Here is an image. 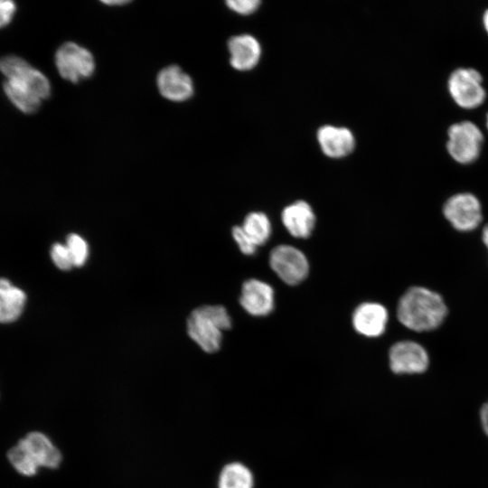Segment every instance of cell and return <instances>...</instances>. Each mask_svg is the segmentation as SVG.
<instances>
[{
  "label": "cell",
  "instance_id": "cell-1",
  "mask_svg": "<svg viewBox=\"0 0 488 488\" xmlns=\"http://www.w3.org/2000/svg\"><path fill=\"white\" fill-rule=\"evenodd\" d=\"M447 308L442 297L429 289L414 286L400 298L397 314L406 327L418 331H429L444 321Z\"/></svg>",
  "mask_w": 488,
  "mask_h": 488
},
{
  "label": "cell",
  "instance_id": "cell-2",
  "mask_svg": "<svg viewBox=\"0 0 488 488\" xmlns=\"http://www.w3.org/2000/svg\"><path fill=\"white\" fill-rule=\"evenodd\" d=\"M9 100L20 111L32 114L40 108L42 100L51 95L48 78L39 70L23 61L15 67L4 83Z\"/></svg>",
  "mask_w": 488,
  "mask_h": 488
},
{
  "label": "cell",
  "instance_id": "cell-3",
  "mask_svg": "<svg viewBox=\"0 0 488 488\" xmlns=\"http://www.w3.org/2000/svg\"><path fill=\"white\" fill-rule=\"evenodd\" d=\"M231 327L227 310L221 305H202L187 319V333L204 352L212 353L221 347L222 331Z\"/></svg>",
  "mask_w": 488,
  "mask_h": 488
},
{
  "label": "cell",
  "instance_id": "cell-4",
  "mask_svg": "<svg viewBox=\"0 0 488 488\" xmlns=\"http://www.w3.org/2000/svg\"><path fill=\"white\" fill-rule=\"evenodd\" d=\"M447 136V152L457 163L468 164L479 157L483 135L474 122L465 120L451 125Z\"/></svg>",
  "mask_w": 488,
  "mask_h": 488
},
{
  "label": "cell",
  "instance_id": "cell-5",
  "mask_svg": "<svg viewBox=\"0 0 488 488\" xmlns=\"http://www.w3.org/2000/svg\"><path fill=\"white\" fill-rule=\"evenodd\" d=\"M56 69L64 80L78 83L91 77L96 62L92 53L83 46L68 42L61 45L55 53Z\"/></svg>",
  "mask_w": 488,
  "mask_h": 488
},
{
  "label": "cell",
  "instance_id": "cell-6",
  "mask_svg": "<svg viewBox=\"0 0 488 488\" xmlns=\"http://www.w3.org/2000/svg\"><path fill=\"white\" fill-rule=\"evenodd\" d=\"M447 88L453 100L463 108H475L483 103L486 97L483 77L473 68L455 70L448 78Z\"/></svg>",
  "mask_w": 488,
  "mask_h": 488
},
{
  "label": "cell",
  "instance_id": "cell-7",
  "mask_svg": "<svg viewBox=\"0 0 488 488\" xmlns=\"http://www.w3.org/2000/svg\"><path fill=\"white\" fill-rule=\"evenodd\" d=\"M273 271L286 284L294 286L302 282L308 274L309 265L302 251L290 245H279L269 255Z\"/></svg>",
  "mask_w": 488,
  "mask_h": 488
},
{
  "label": "cell",
  "instance_id": "cell-8",
  "mask_svg": "<svg viewBox=\"0 0 488 488\" xmlns=\"http://www.w3.org/2000/svg\"><path fill=\"white\" fill-rule=\"evenodd\" d=\"M445 217L458 230L469 231L482 221L479 200L472 193L464 192L451 196L443 209Z\"/></svg>",
  "mask_w": 488,
  "mask_h": 488
},
{
  "label": "cell",
  "instance_id": "cell-9",
  "mask_svg": "<svg viewBox=\"0 0 488 488\" xmlns=\"http://www.w3.org/2000/svg\"><path fill=\"white\" fill-rule=\"evenodd\" d=\"M389 366L395 373H420L428 366L426 350L417 343L403 341L389 350Z\"/></svg>",
  "mask_w": 488,
  "mask_h": 488
},
{
  "label": "cell",
  "instance_id": "cell-10",
  "mask_svg": "<svg viewBox=\"0 0 488 488\" xmlns=\"http://www.w3.org/2000/svg\"><path fill=\"white\" fill-rule=\"evenodd\" d=\"M156 85L160 94L174 102H183L194 92L192 78L177 65H169L159 71Z\"/></svg>",
  "mask_w": 488,
  "mask_h": 488
},
{
  "label": "cell",
  "instance_id": "cell-11",
  "mask_svg": "<svg viewBox=\"0 0 488 488\" xmlns=\"http://www.w3.org/2000/svg\"><path fill=\"white\" fill-rule=\"evenodd\" d=\"M239 303L252 315H267L274 307V290L266 282L249 279L242 286Z\"/></svg>",
  "mask_w": 488,
  "mask_h": 488
},
{
  "label": "cell",
  "instance_id": "cell-12",
  "mask_svg": "<svg viewBox=\"0 0 488 488\" xmlns=\"http://www.w3.org/2000/svg\"><path fill=\"white\" fill-rule=\"evenodd\" d=\"M317 140L324 154L332 158L346 156L355 146L353 134L343 127H321L317 131Z\"/></svg>",
  "mask_w": 488,
  "mask_h": 488
},
{
  "label": "cell",
  "instance_id": "cell-13",
  "mask_svg": "<svg viewBox=\"0 0 488 488\" xmlns=\"http://www.w3.org/2000/svg\"><path fill=\"white\" fill-rule=\"evenodd\" d=\"M388 322V311L378 303H362L354 310L352 324L354 329L367 337L382 334Z\"/></svg>",
  "mask_w": 488,
  "mask_h": 488
},
{
  "label": "cell",
  "instance_id": "cell-14",
  "mask_svg": "<svg viewBox=\"0 0 488 488\" xmlns=\"http://www.w3.org/2000/svg\"><path fill=\"white\" fill-rule=\"evenodd\" d=\"M230 65L237 70L246 71L253 69L261 56L258 41L249 34L231 37L228 42Z\"/></svg>",
  "mask_w": 488,
  "mask_h": 488
},
{
  "label": "cell",
  "instance_id": "cell-15",
  "mask_svg": "<svg viewBox=\"0 0 488 488\" xmlns=\"http://www.w3.org/2000/svg\"><path fill=\"white\" fill-rule=\"evenodd\" d=\"M19 442L39 467L54 469L60 465L61 454L46 435L31 432Z\"/></svg>",
  "mask_w": 488,
  "mask_h": 488
},
{
  "label": "cell",
  "instance_id": "cell-16",
  "mask_svg": "<svg viewBox=\"0 0 488 488\" xmlns=\"http://www.w3.org/2000/svg\"><path fill=\"white\" fill-rule=\"evenodd\" d=\"M281 219L287 231L296 238H308L314 228V213L311 206L304 201L286 206L282 211Z\"/></svg>",
  "mask_w": 488,
  "mask_h": 488
},
{
  "label": "cell",
  "instance_id": "cell-17",
  "mask_svg": "<svg viewBox=\"0 0 488 488\" xmlns=\"http://www.w3.org/2000/svg\"><path fill=\"white\" fill-rule=\"evenodd\" d=\"M26 301L24 292L9 280L0 278V323H10L22 314Z\"/></svg>",
  "mask_w": 488,
  "mask_h": 488
},
{
  "label": "cell",
  "instance_id": "cell-18",
  "mask_svg": "<svg viewBox=\"0 0 488 488\" xmlns=\"http://www.w3.org/2000/svg\"><path fill=\"white\" fill-rule=\"evenodd\" d=\"M218 486L219 488H252L253 475L244 465L230 463L222 468Z\"/></svg>",
  "mask_w": 488,
  "mask_h": 488
},
{
  "label": "cell",
  "instance_id": "cell-19",
  "mask_svg": "<svg viewBox=\"0 0 488 488\" xmlns=\"http://www.w3.org/2000/svg\"><path fill=\"white\" fill-rule=\"evenodd\" d=\"M241 227L257 247L265 244L271 234L269 219L259 211L248 214Z\"/></svg>",
  "mask_w": 488,
  "mask_h": 488
},
{
  "label": "cell",
  "instance_id": "cell-20",
  "mask_svg": "<svg viewBox=\"0 0 488 488\" xmlns=\"http://www.w3.org/2000/svg\"><path fill=\"white\" fill-rule=\"evenodd\" d=\"M7 457L13 467L23 475L33 476L38 471L39 466L19 441L8 451Z\"/></svg>",
  "mask_w": 488,
  "mask_h": 488
},
{
  "label": "cell",
  "instance_id": "cell-21",
  "mask_svg": "<svg viewBox=\"0 0 488 488\" xmlns=\"http://www.w3.org/2000/svg\"><path fill=\"white\" fill-rule=\"evenodd\" d=\"M65 245L70 254L73 266H83L89 255V248L86 240L80 235L71 233L68 236Z\"/></svg>",
  "mask_w": 488,
  "mask_h": 488
},
{
  "label": "cell",
  "instance_id": "cell-22",
  "mask_svg": "<svg viewBox=\"0 0 488 488\" xmlns=\"http://www.w3.org/2000/svg\"><path fill=\"white\" fill-rule=\"evenodd\" d=\"M51 258L56 267L61 270H69L74 267L69 249L64 244H53L51 249Z\"/></svg>",
  "mask_w": 488,
  "mask_h": 488
},
{
  "label": "cell",
  "instance_id": "cell-23",
  "mask_svg": "<svg viewBox=\"0 0 488 488\" xmlns=\"http://www.w3.org/2000/svg\"><path fill=\"white\" fill-rule=\"evenodd\" d=\"M232 236L237 242L240 251L245 255H252L257 249V246L249 239L247 233L244 231L241 226H235L232 228Z\"/></svg>",
  "mask_w": 488,
  "mask_h": 488
},
{
  "label": "cell",
  "instance_id": "cell-24",
  "mask_svg": "<svg viewBox=\"0 0 488 488\" xmlns=\"http://www.w3.org/2000/svg\"><path fill=\"white\" fill-rule=\"evenodd\" d=\"M227 6L233 12L239 14H253L259 6V0H229Z\"/></svg>",
  "mask_w": 488,
  "mask_h": 488
},
{
  "label": "cell",
  "instance_id": "cell-25",
  "mask_svg": "<svg viewBox=\"0 0 488 488\" xmlns=\"http://www.w3.org/2000/svg\"><path fill=\"white\" fill-rule=\"evenodd\" d=\"M16 12V5L13 1L0 0V28L6 26Z\"/></svg>",
  "mask_w": 488,
  "mask_h": 488
},
{
  "label": "cell",
  "instance_id": "cell-26",
  "mask_svg": "<svg viewBox=\"0 0 488 488\" xmlns=\"http://www.w3.org/2000/svg\"><path fill=\"white\" fill-rule=\"evenodd\" d=\"M480 418L483 428L488 436V401L483 405L480 411Z\"/></svg>",
  "mask_w": 488,
  "mask_h": 488
},
{
  "label": "cell",
  "instance_id": "cell-27",
  "mask_svg": "<svg viewBox=\"0 0 488 488\" xmlns=\"http://www.w3.org/2000/svg\"><path fill=\"white\" fill-rule=\"evenodd\" d=\"M102 3L104 5H127V3H129V1H125V0H113V1H102Z\"/></svg>",
  "mask_w": 488,
  "mask_h": 488
},
{
  "label": "cell",
  "instance_id": "cell-28",
  "mask_svg": "<svg viewBox=\"0 0 488 488\" xmlns=\"http://www.w3.org/2000/svg\"><path fill=\"white\" fill-rule=\"evenodd\" d=\"M483 24L488 33V9H486L483 14Z\"/></svg>",
  "mask_w": 488,
  "mask_h": 488
},
{
  "label": "cell",
  "instance_id": "cell-29",
  "mask_svg": "<svg viewBox=\"0 0 488 488\" xmlns=\"http://www.w3.org/2000/svg\"><path fill=\"white\" fill-rule=\"evenodd\" d=\"M483 240L488 249V225L485 226L483 230Z\"/></svg>",
  "mask_w": 488,
  "mask_h": 488
},
{
  "label": "cell",
  "instance_id": "cell-30",
  "mask_svg": "<svg viewBox=\"0 0 488 488\" xmlns=\"http://www.w3.org/2000/svg\"><path fill=\"white\" fill-rule=\"evenodd\" d=\"M486 127H487V128H488V114H487V116H486Z\"/></svg>",
  "mask_w": 488,
  "mask_h": 488
}]
</instances>
